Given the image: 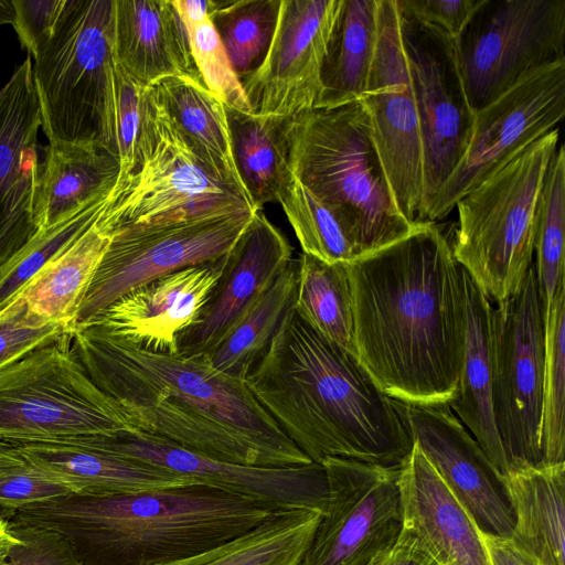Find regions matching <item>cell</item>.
I'll return each instance as SVG.
<instances>
[{"label": "cell", "instance_id": "1", "mask_svg": "<svg viewBox=\"0 0 565 565\" xmlns=\"http://www.w3.org/2000/svg\"><path fill=\"white\" fill-rule=\"evenodd\" d=\"M356 359L393 399L448 405L466 342L461 266L436 223L347 264Z\"/></svg>", "mask_w": 565, "mask_h": 565}, {"label": "cell", "instance_id": "2", "mask_svg": "<svg viewBox=\"0 0 565 565\" xmlns=\"http://www.w3.org/2000/svg\"><path fill=\"white\" fill-rule=\"evenodd\" d=\"M71 351L131 430L232 463L279 468L312 462L246 381L217 371L206 354L145 351L94 324L72 331Z\"/></svg>", "mask_w": 565, "mask_h": 565}, {"label": "cell", "instance_id": "3", "mask_svg": "<svg viewBox=\"0 0 565 565\" xmlns=\"http://www.w3.org/2000/svg\"><path fill=\"white\" fill-rule=\"evenodd\" d=\"M245 381L312 462L340 457L399 467L412 451L403 403L383 393L356 358L296 309Z\"/></svg>", "mask_w": 565, "mask_h": 565}, {"label": "cell", "instance_id": "4", "mask_svg": "<svg viewBox=\"0 0 565 565\" xmlns=\"http://www.w3.org/2000/svg\"><path fill=\"white\" fill-rule=\"evenodd\" d=\"M274 512L189 483L111 497L70 494L17 509L10 519L57 532L82 565H159L220 546Z\"/></svg>", "mask_w": 565, "mask_h": 565}, {"label": "cell", "instance_id": "5", "mask_svg": "<svg viewBox=\"0 0 565 565\" xmlns=\"http://www.w3.org/2000/svg\"><path fill=\"white\" fill-rule=\"evenodd\" d=\"M286 137L292 174L343 221L359 257L414 231L395 203L362 98L292 116Z\"/></svg>", "mask_w": 565, "mask_h": 565}, {"label": "cell", "instance_id": "6", "mask_svg": "<svg viewBox=\"0 0 565 565\" xmlns=\"http://www.w3.org/2000/svg\"><path fill=\"white\" fill-rule=\"evenodd\" d=\"M114 6L115 0H65L33 58L41 129L50 146H93L117 156Z\"/></svg>", "mask_w": 565, "mask_h": 565}, {"label": "cell", "instance_id": "7", "mask_svg": "<svg viewBox=\"0 0 565 565\" xmlns=\"http://www.w3.org/2000/svg\"><path fill=\"white\" fill-rule=\"evenodd\" d=\"M558 131L534 141L455 205L454 256L492 305L515 295L533 264L537 202Z\"/></svg>", "mask_w": 565, "mask_h": 565}, {"label": "cell", "instance_id": "8", "mask_svg": "<svg viewBox=\"0 0 565 565\" xmlns=\"http://www.w3.org/2000/svg\"><path fill=\"white\" fill-rule=\"evenodd\" d=\"M131 430L71 351V334L0 370V441L61 443Z\"/></svg>", "mask_w": 565, "mask_h": 565}, {"label": "cell", "instance_id": "9", "mask_svg": "<svg viewBox=\"0 0 565 565\" xmlns=\"http://www.w3.org/2000/svg\"><path fill=\"white\" fill-rule=\"evenodd\" d=\"M257 209L209 172L152 88L151 116L140 161L131 173L118 179L104 212L111 234L124 228Z\"/></svg>", "mask_w": 565, "mask_h": 565}, {"label": "cell", "instance_id": "10", "mask_svg": "<svg viewBox=\"0 0 565 565\" xmlns=\"http://www.w3.org/2000/svg\"><path fill=\"white\" fill-rule=\"evenodd\" d=\"M455 40L477 111L527 73L565 60V0H480Z\"/></svg>", "mask_w": 565, "mask_h": 565}, {"label": "cell", "instance_id": "11", "mask_svg": "<svg viewBox=\"0 0 565 565\" xmlns=\"http://www.w3.org/2000/svg\"><path fill=\"white\" fill-rule=\"evenodd\" d=\"M491 343L493 416L511 471L543 466L544 321L534 262L519 291L493 306Z\"/></svg>", "mask_w": 565, "mask_h": 565}, {"label": "cell", "instance_id": "12", "mask_svg": "<svg viewBox=\"0 0 565 565\" xmlns=\"http://www.w3.org/2000/svg\"><path fill=\"white\" fill-rule=\"evenodd\" d=\"M255 212L216 214L114 232L81 302L74 329L87 324L136 288L182 268L223 257Z\"/></svg>", "mask_w": 565, "mask_h": 565}, {"label": "cell", "instance_id": "13", "mask_svg": "<svg viewBox=\"0 0 565 565\" xmlns=\"http://www.w3.org/2000/svg\"><path fill=\"white\" fill-rule=\"evenodd\" d=\"M320 463L327 505L299 565H380L404 526L399 467L340 457Z\"/></svg>", "mask_w": 565, "mask_h": 565}, {"label": "cell", "instance_id": "14", "mask_svg": "<svg viewBox=\"0 0 565 565\" xmlns=\"http://www.w3.org/2000/svg\"><path fill=\"white\" fill-rule=\"evenodd\" d=\"M564 116L565 60L527 73L475 111L466 152L428 204L424 223L446 217L461 196L534 141L558 128Z\"/></svg>", "mask_w": 565, "mask_h": 565}, {"label": "cell", "instance_id": "15", "mask_svg": "<svg viewBox=\"0 0 565 565\" xmlns=\"http://www.w3.org/2000/svg\"><path fill=\"white\" fill-rule=\"evenodd\" d=\"M399 17L420 122L424 223L428 204L466 152L475 111L466 92L456 40L433 24L401 13Z\"/></svg>", "mask_w": 565, "mask_h": 565}, {"label": "cell", "instance_id": "16", "mask_svg": "<svg viewBox=\"0 0 565 565\" xmlns=\"http://www.w3.org/2000/svg\"><path fill=\"white\" fill-rule=\"evenodd\" d=\"M373 139L402 215L422 223L424 170L420 122L405 55L395 0H379V30L373 63L361 97Z\"/></svg>", "mask_w": 565, "mask_h": 565}, {"label": "cell", "instance_id": "17", "mask_svg": "<svg viewBox=\"0 0 565 565\" xmlns=\"http://www.w3.org/2000/svg\"><path fill=\"white\" fill-rule=\"evenodd\" d=\"M63 443L157 466L275 511L307 509L323 513L327 505V476L318 462L279 468L232 463L136 430H118Z\"/></svg>", "mask_w": 565, "mask_h": 565}, {"label": "cell", "instance_id": "18", "mask_svg": "<svg viewBox=\"0 0 565 565\" xmlns=\"http://www.w3.org/2000/svg\"><path fill=\"white\" fill-rule=\"evenodd\" d=\"M341 0H280L275 34L262 64L242 85L254 114L292 117L313 108Z\"/></svg>", "mask_w": 565, "mask_h": 565}, {"label": "cell", "instance_id": "19", "mask_svg": "<svg viewBox=\"0 0 565 565\" xmlns=\"http://www.w3.org/2000/svg\"><path fill=\"white\" fill-rule=\"evenodd\" d=\"M403 412L413 440L479 531L510 539L515 514L505 479L449 406L403 403Z\"/></svg>", "mask_w": 565, "mask_h": 565}, {"label": "cell", "instance_id": "20", "mask_svg": "<svg viewBox=\"0 0 565 565\" xmlns=\"http://www.w3.org/2000/svg\"><path fill=\"white\" fill-rule=\"evenodd\" d=\"M32 68L28 54L0 90V268L40 234L35 194L41 116Z\"/></svg>", "mask_w": 565, "mask_h": 565}, {"label": "cell", "instance_id": "21", "mask_svg": "<svg viewBox=\"0 0 565 565\" xmlns=\"http://www.w3.org/2000/svg\"><path fill=\"white\" fill-rule=\"evenodd\" d=\"M225 260L226 254L159 277L124 295L87 324L145 351L178 353L179 337L198 320Z\"/></svg>", "mask_w": 565, "mask_h": 565}, {"label": "cell", "instance_id": "22", "mask_svg": "<svg viewBox=\"0 0 565 565\" xmlns=\"http://www.w3.org/2000/svg\"><path fill=\"white\" fill-rule=\"evenodd\" d=\"M292 259L286 236L256 211L226 254L223 273L198 320L178 339V353H211L245 310Z\"/></svg>", "mask_w": 565, "mask_h": 565}, {"label": "cell", "instance_id": "23", "mask_svg": "<svg viewBox=\"0 0 565 565\" xmlns=\"http://www.w3.org/2000/svg\"><path fill=\"white\" fill-rule=\"evenodd\" d=\"M404 525L439 565H491L483 537L417 444L399 466Z\"/></svg>", "mask_w": 565, "mask_h": 565}, {"label": "cell", "instance_id": "24", "mask_svg": "<svg viewBox=\"0 0 565 565\" xmlns=\"http://www.w3.org/2000/svg\"><path fill=\"white\" fill-rule=\"evenodd\" d=\"M113 49L119 65L145 85L169 76L200 79L172 1L115 0Z\"/></svg>", "mask_w": 565, "mask_h": 565}, {"label": "cell", "instance_id": "25", "mask_svg": "<svg viewBox=\"0 0 565 565\" xmlns=\"http://www.w3.org/2000/svg\"><path fill=\"white\" fill-rule=\"evenodd\" d=\"M12 446L25 463L66 483L78 495L111 497L198 483L157 466L73 444Z\"/></svg>", "mask_w": 565, "mask_h": 565}, {"label": "cell", "instance_id": "26", "mask_svg": "<svg viewBox=\"0 0 565 565\" xmlns=\"http://www.w3.org/2000/svg\"><path fill=\"white\" fill-rule=\"evenodd\" d=\"M466 297V342L458 388L448 406L505 477L511 467L494 423L492 408V303L461 267Z\"/></svg>", "mask_w": 565, "mask_h": 565}, {"label": "cell", "instance_id": "27", "mask_svg": "<svg viewBox=\"0 0 565 565\" xmlns=\"http://www.w3.org/2000/svg\"><path fill=\"white\" fill-rule=\"evenodd\" d=\"M39 167L35 220L40 233L110 193L120 167L116 154L93 146H50Z\"/></svg>", "mask_w": 565, "mask_h": 565}, {"label": "cell", "instance_id": "28", "mask_svg": "<svg viewBox=\"0 0 565 565\" xmlns=\"http://www.w3.org/2000/svg\"><path fill=\"white\" fill-rule=\"evenodd\" d=\"M152 88L164 111L209 172L252 202L233 159L225 105L200 79L190 76L164 77Z\"/></svg>", "mask_w": 565, "mask_h": 565}, {"label": "cell", "instance_id": "29", "mask_svg": "<svg viewBox=\"0 0 565 565\" xmlns=\"http://www.w3.org/2000/svg\"><path fill=\"white\" fill-rule=\"evenodd\" d=\"M504 479L515 514L510 541L540 565H565V462L516 469Z\"/></svg>", "mask_w": 565, "mask_h": 565}, {"label": "cell", "instance_id": "30", "mask_svg": "<svg viewBox=\"0 0 565 565\" xmlns=\"http://www.w3.org/2000/svg\"><path fill=\"white\" fill-rule=\"evenodd\" d=\"M103 214L24 288L19 299L32 317L72 333L81 302L110 241L111 232Z\"/></svg>", "mask_w": 565, "mask_h": 565}, {"label": "cell", "instance_id": "31", "mask_svg": "<svg viewBox=\"0 0 565 565\" xmlns=\"http://www.w3.org/2000/svg\"><path fill=\"white\" fill-rule=\"evenodd\" d=\"M379 30V0H341L321 67L315 107L360 99L367 85Z\"/></svg>", "mask_w": 565, "mask_h": 565}, {"label": "cell", "instance_id": "32", "mask_svg": "<svg viewBox=\"0 0 565 565\" xmlns=\"http://www.w3.org/2000/svg\"><path fill=\"white\" fill-rule=\"evenodd\" d=\"M237 172L253 205L277 202L294 174L288 162L287 127L291 117L263 116L225 106Z\"/></svg>", "mask_w": 565, "mask_h": 565}, {"label": "cell", "instance_id": "33", "mask_svg": "<svg viewBox=\"0 0 565 565\" xmlns=\"http://www.w3.org/2000/svg\"><path fill=\"white\" fill-rule=\"evenodd\" d=\"M298 284L299 259L292 258L245 310L223 341L206 354L212 366L245 380L295 310Z\"/></svg>", "mask_w": 565, "mask_h": 565}, {"label": "cell", "instance_id": "34", "mask_svg": "<svg viewBox=\"0 0 565 565\" xmlns=\"http://www.w3.org/2000/svg\"><path fill=\"white\" fill-rule=\"evenodd\" d=\"M321 515L307 509L277 511L220 546L159 565H299Z\"/></svg>", "mask_w": 565, "mask_h": 565}, {"label": "cell", "instance_id": "35", "mask_svg": "<svg viewBox=\"0 0 565 565\" xmlns=\"http://www.w3.org/2000/svg\"><path fill=\"white\" fill-rule=\"evenodd\" d=\"M296 311L323 338L356 358L353 299L344 263L301 253Z\"/></svg>", "mask_w": 565, "mask_h": 565}, {"label": "cell", "instance_id": "36", "mask_svg": "<svg viewBox=\"0 0 565 565\" xmlns=\"http://www.w3.org/2000/svg\"><path fill=\"white\" fill-rule=\"evenodd\" d=\"M565 150L552 156L540 191L534 239V262L543 321L564 282Z\"/></svg>", "mask_w": 565, "mask_h": 565}, {"label": "cell", "instance_id": "37", "mask_svg": "<svg viewBox=\"0 0 565 565\" xmlns=\"http://www.w3.org/2000/svg\"><path fill=\"white\" fill-rule=\"evenodd\" d=\"M280 0L211 1L210 18L242 81L264 61L273 41Z\"/></svg>", "mask_w": 565, "mask_h": 565}, {"label": "cell", "instance_id": "38", "mask_svg": "<svg viewBox=\"0 0 565 565\" xmlns=\"http://www.w3.org/2000/svg\"><path fill=\"white\" fill-rule=\"evenodd\" d=\"M299 241L302 253L326 263L356 259L354 238L338 214L310 192L295 175L278 201Z\"/></svg>", "mask_w": 565, "mask_h": 565}, {"label": "cell", "instance_id": "39", "mask_svg": "<svg viewBox=\"0 0 565 565\" xmlns=\"http://www.w3.org/2000/svg\"><path fill=\"white\" fill-rule=\"evenodd\" d=\"M185 28L190 52L202 84L225 106L253 113L241 79L210 18V3L173 0Z\"/></svg>", "mask_w": 565, "mask_h": 565}, {"label": "cell", "instance_id": "40", "mask_svg": "<svg viewBox=\"0 0 565 565\" xmlns=\"http://www.w3.org/2000/svg\"><path fill=\"white\" fill-rule=\"evenodd\" d=\"M110 193L92 201L67 218L41 232L13 259L0 268V316L20 298L28 284L49 262L98 221L107 206Z\"/></svg>", "mask_w": 565, "mask_h": 565}, {"label": "cell", "instance_id": "41", "mask_svg": "<svg viewBox=\"0 0 565 565\" xmlns=\"http://www.w3.org/2000/svg\"><path fill=\"white\" fill-rule=\"evenodd\" d=\"M544 377L541 414L543 465L565 462V287L544 320Z\"/></svg>", "mask_w": 565, "mask_h": 565}, {"label": "cell", "instance_id": "42", "mask_svg": "<svg viewBox=\"0 0 565 565\" xmlns=\"http://www.w3.org/2000/svg\"><path fill=\"white\" fill-rule=\"evenodd\" d=\"M114 75L118 179H121L140 161L151 116L152 87L131 77L116 60Z\"/></svg>", "mask_w": 565, "mask_h": 565}, {"label": "cell", "instance_id": "43", "mask_svg": "<svg viewBox=\"0 0 565 565\" xmlns=\"http://www.w3.org/2000/svg\"><path fill=\"white\" fill-rule=\"evenodd\" d=\"M66 334V328L32 317L23 300H17L0 316V370Z\"/></svg>", "mask_w": 565, "mask_h": 565}, {"label": "cell", "instance_id": "44", "mask_svg": "<svg viewBox=\"0 0 565 565\" xmlns=\"http://www.w3.org/2000/svg\"><path fill=\"white\" fill-rule=\"evenodd\" d=\"M10 521L19 542L0 565H82L70 543L57 532Z\"/></svg>", "mask_w": 565, "mask_h": 565}, {"label": "cell", "instance_id": "45", "mask_svg": "<svg viewBox=\"0 0 565 565\" xmlns=\"http://www.w3.org/2000/svg\"><path fill=\"white\" fill-rule=\"evenodd\" d=\"M70 494V486L28 463L0 477V508L9 511Z\"/></svg>", "mask_w": 565, "mask_h": 565}, {"label": "cell", "instance_id": "46", "mask_svg": "<svg viewBox=\"0 0 565 565\" xmlns=\"http://www.w3.org/2000/svg\"><path fill=\"white\" fill-rule=\"evenodd\" d=\"M14 9L13 29L22 49L35 57L50 36L65 0H11Z\"/></svg>", "mask_w": 565, "mask_h": 565}, {"label": "cell", "instance_id": "47", "mask_svg": "<svg viewBox=\"0 0 565 565\" xmlns=\"http://www.w3.org/2000/svg\"><path fill=\"white\" fill-rule=\"evenodd\" d=\"M398 11L406 15L433 24L456 39L480 0H395Z\"/></svg>", "mask_w": 565, "mask_h": 565}, {"label": "cell", "instance_id": "48", "mask_svg": "<svg viewBox=\"0 0 565 565\" xmlns=\"http://www.w3.org/2000/svg\"><path fill=\"white\" fill-rule=\"evenodd\" d=\"M380 565H439L418 536L406 525Z\"/></svg>", "mask_w": 565, "mask_h": 565}, {"label": "cell", "instance_id": "49", "mask_svg": "<svg viewBox=\"0 0 565 565\" xmlns=\"http://www.w3.org/2000/svg\"><path fill=\"white\" fill-rule=\"evenodd\" d=\"M481 534L491 565H540L518 548L510 539Z\"/></svg>", "mask_w": 565, "mask_h": 565}, {"label": "cell", "instance_id": "50", "mask_svg": "<svg viewBox=\"0 0 565 565\" xmlns=\"http://www.w3.org/2000/svg\"><path fill=\"white\" fill-rule=\"evenodd\" d=\"M13 511L0 513V564L3 563L11 548L19 542V539L10 530L9 518Z\"/></svg>", "mask_w": 565, "mask_h": 565}, {"label": "cell", "instance_id": "51", "mask_svg": "<svg viewBox=\"0 0 565 565\" xmlns=\"http://www.w3.org/2000/svg\"><path fill=\"white\" fill-rule=\"evenodd\" d=\"M24 463L12 445L0 441V471L11 470Z\"/></svg>", "mask_w": 565, "mask_h": 565}, {"label": "cell", "instance_id": "52", "mask_svg": "<svg viewBox=\"0 0 565 565\" xmlns=\"http://www.w3.org/2000/svg\"><path fill=\"white\" fill-rule=\"evenodd\" d=\"M14 19V9L11 0H0V26L12 24Z\"/></svg>", "mask_w": 565, "mask_h": 565}, {"label": "cell", "instance_id": "53", "mask_svg": "<svg viewBox=\"0 0 565 565\" xmlns=\"http://www.w3.org/2000/svg\"><path fill=\"white\" fill-rule=\"evenodd\" d=\"M7 471H9V470H7ZM4 472H6V471H0V477H1Z\"/></svg>", "mask_w": 565, "mask_h": 565}, {"label": "cell", "instance_id": "54", "mask_svg": "<svg viewBox=\"0 0 565 565\" xmlns=\"http://www.w3.org/2000/svg\"><path fill=\"white\" fill-rule=\"evenodd\" d=\"M0 512H2V509L0 508Z\"/></svg>", "mask_w": 565, "mask_h": 565}]
</instances>
